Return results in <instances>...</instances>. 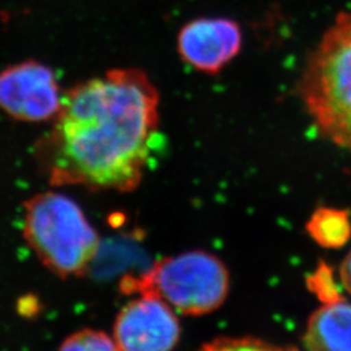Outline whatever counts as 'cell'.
I'll return each mask as SVG.
<instances>
[{"mask_svg":"<svg viewBox=\"0 0 351 351\" xmlns=\"http://www.w3.org/2000/svg\"><path fill=\"white\" fill-rule=\"evenodd\" d=\"M158 139V90L138 69H113L64 93L38 152L53 185L130 191Z\"/></svg>","mask_w":351,"mask_h":351,"instance_id":"1","label":"cell"},{"mask_svg":"<svg viewBox=\"0 0 351 351\" xmlns=\"http://www.w3.org/2000/svg\"><path fill=\"white\" fill-rule=\"evenodd\" d=\"M301 97L319 133L351 151V11L337 16L308 59Z\"/></svg>","mask_w":351,"mask_h":351,"instance_id":"2","label":"cell"},{"mask_svg":"<svg viewBox=\"0 0 351 351\" xmlns=\"http://www.w3.org/2000/svg\"><path fill=\"white\" fill-rule=\"evenodd\" d=\"M24 236L39 261L60 277L81 276L98 252V234L66 195L42 193L26 203Z\"/></svg>","mask_w":351,"mask_h":351,"instance_id":"3","label":"cell"},{"mask_svg":"<svg viewBox=\"0 0 351 351\" xmlns=\"http://www.w3.org/2000/svg\"><path fill=\"white\" fill-rule=\"evenodd\" d=\"M124 288L152 295L189 316L210 314L228 297L229 274L224 263L206 251L165 258L150 271L124 282Z\"/></svg>","mask_w":351,"mask_h":351,"instance_id":"4","label":"cell"},{"mask_svg":"<svg viewBox=\"0 0 351 351\" xmlns=\"http://www.w3.org/2000/svg\"><path fill=\"white\" fill-rule=\"evenodd\" d=\"M64 94L50 66L27 60L0 72V111L25 123L52 121Z\"/></svg>","mask_w":351,"mask_h":351,"instance_id":"5","label":"cell"},{"mask_svg":"<svg viewBox=\"0 0 351 351\" xmlns=\"http://www.w3.org/2000/svg\"><path fill=\"white\" fill-rule=\"evenodd\" d=\"M113 339L120 351H172L180 339V323L165 302L141 295L117 315Z\"/></svg>","mask_w":351,"mask_h":351,"instance_id":"6","label":"cell"},{"mask_svg":"<svg viewBox=\"0 0 351 351\" xmlns=\"http://www.w3.org/2000/svg\"><path fill=\"white\" fill-rule=\"evenodd\" d=\"M242 32L226 17H202L188 23L177 37V50L185 63L215 75L224 69L241 51Z\"/></svg>","mask_w":351,"mask_h":351,"instance_id":"7","label":"cell"},{"mask_svg":"<svg viewBox=\"0 0 351 351\" xmlns=\"http://www.w3.org/2000/svg\"><path fill=\"white\" fill-rule=\"evenodd\" d=\"M303 343L308 351H351V303L342 300L316 310Z\"/></svg>","mask_w":351,"mask_h":351,"instance_id":"8","label":"cell"},{"mask_svg":"<svg viewBox=\"0 0 351 351\" xmlns=\"http://www.w3.org/2000/svg\"><path fill=\"white\" fill-rule=\"evenodd\" d=\"M306 230L322 247L341 249L351 239L350 213L335 207H319L308 219Z\"/></svg>","mask_w":351,"mask_h":351,"instance_id":"9","label":"cell"},{"mask_svg":"<svg viewBox=\"0 0 351 351\" xmlns=\"http://www.w3.org/2000/svg\"><path fill=\"white\" fill-rule=\"evenodd\" d=\"M306 285L315 297L324 304L342 301V294L333 269L326 262H320L308 276L306 277Z\"/></svg>","mask_w":351,"mask_h":351,"instance_id":"10","label":"cell"},{"mask_svg":"<svg viewBox=\"0 0 351 351\" xmlns=\"http://www.w3.org/2000/svg\"><path fill=\"white\" fill-rule=\"evenodd\" d=\"M59 351H120L114 339L106 333L84 329L65 339Z\"/></svg>","mask_w":351,"mask_h":351,"instance_id":"11","label":"cell"},{"mask_svg":"<svg viewBox=\"0 0 351 351\" xmlns=\"http://www.w3.org/2000/svg\"><path fill=\"white\" fill-rule=\"evenodd\" d=\"M206 345L211 351H294V349H281L254 339H219Z\"/></svg>","mask_w":351,"mask_h":351,"instance_id":"12","label":"cell"},{"mask_svg":"<svg viewBox=\"0 0 351 351\" xmlns=\"http://www.w3.org/2000/svg\"><path fill=\"white\" fill-rule=\"evenodd\" d=\"M339 277L342 281V287L351 294V251L346 255L343 262L341 263Z\"/></svg>","mask_w":351,"mask_h":351,"instance_id":"13","label":"cell"},{"mask_svg":"<svg viewBox=\"0 0 351 351\" xmlns=\"http://www.w3.org/2000/svg\"><path fill=\"white\" fill-rule=\"evenodd\" d=\"M199 351H211L210 350V348H208V346H207V345H204V346H203V348H202L201 350Z\"/></svg>","mask_w":351,"mask_h":351,"instance_id":"14","label":"cell"},{"mask_svg":"<svg viewBox=\"0 0 351 351\" xmlns=\"http://www.w3.org/2000/svg\"><path fill=\"white\" fill-rule=\"evenodd\" d=\"M294 351H297V350H294Z\"/></svg>","mask_w":351,"mask_h":351,"instance_id":"15","label":"cell"}]
</instances>
